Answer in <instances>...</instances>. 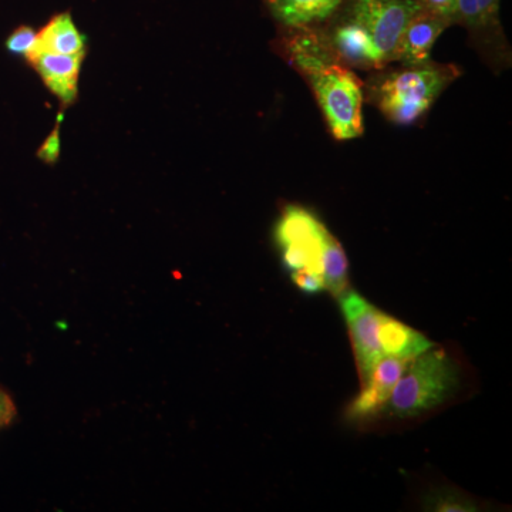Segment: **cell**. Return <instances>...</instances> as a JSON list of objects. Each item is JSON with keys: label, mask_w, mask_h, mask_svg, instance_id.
Listing matches in <instances>:
<instances>
[{"label": "cell", "mask_w": 512, "mask_h": 512, "mask_svg": "<svg viewBox=\"0 0 512 512\" xmlns=\"http://www.w3.org/2000/svg\"><path fill=\"white\" fill-rule=\"evenodd\" d=\"M420 12L416 0H345L325 33L339 62L377 72L394 63L404 29Z\"/></svg>", "instance_id": "6da1fadb"}, {"label": "cell", "mask_w": 512, "mask_h": 512, "mask_svg": "<svg viewBox=\"0 0 512 512\" xmlns=\"http://www.w3.org/2000/svg\"><path fill=\"white\" fill-rule=\"evenodd\" d=\"M460 76L454 64L433 62L396 69L377 70L367 84L369 101L392 123H416L439 99L440 94Z\"/></svg>", "instance_id": "7a4b0ae2"}, {"label": "cell", "mask_w": 512, "mask_h": 512, "mask_svg": "<svg viewBox=\"0 0 512 512\" xmlns=\"http://www.w3.org/2000/svg\"><path fill=\"white\" fill-rule=\"evenodd\" d=\"M460 386V363L434 345L409 363L387 406L397 419H416L450 402Z\"/></svg>", "instance_id": "3957f363"}, {"label": "cell", "mask_w": 512, "mask_h": 512, "mask_svg": "<svg viewBox=\"0 0 512 512\" xmlns=\"http://www.w3.org/2000/svg\"><path fill=\"white\" fill-rule=\"evenodd\" d=\"M312 86L332 136L339 141L362 136L365 92L359 77L339 60L303 73Z\"/></svg>", "instance_id": "277c9868"}, {"label": "cell", "mask_w": 512, "mask_h": 512, "mask_svg": "<svg viewBox=\"0 0 512 512\" xmlns=\"http://www.w3.org/2000/svg\"><path fill=\"white\" fill-rule=\"evenodd\" d=\"M330 235L311 211L296 205L286 208L275 229L285 268L291 274L311 271L323 278V255Z\"/></svg>", "instance_id": "5b68a950"}, {"label": "cell", "mask_w": 512, "mask_h": 512, "mask_svg": "<svg viewBox=\"0 0 512 512\" xmlns=\"http://www.w3.org/2000/svg\"><path fill=\"white\" fill-rule=\"evenodd\" d=\"M339 299L352 340L360 379L365 383L384 357L382 330L387 313L379 311L362 295L353 291H346Z\"/></svg>", "instance_id": "8992f818"}, {"label": "cell", "mask_w": 512, "mask_h": 512, "mask_svg": "<svg viewBox=\"0 0 512 512\" xmlns=\"http://www.w3.org/2000/svg\"><path fill=\"white\" fill-rule=\"evenodd\" d=\"M413 359L409 357H383L373 369L348 409L349 419L363 420L376 416L389 403L394 387L402 377L404 370Z\"/></svg>", "instance_id": "52a82bcc"}, {"label": "cell", "mask_w": 512, "mask_h": 512, "mask_svg": "<svg viewBox=\"0 0 512 512\" xmlns=\"http://www.w3.org/2000/svg\"><path fill=\"white\" fill-rule=\"evenodd\" d=\"M86 53L82 55H57L37 52L28 63L39 74L43 84L59 100L62 110L69 109L79 97V80Z\"/></svg>", "instance_id": "ba28073f"}, {"label": "cell", "mask_w": 512, "mask_h": 512, "mask_svg": "<svg viewBox=\"0 0 512 512\" xmlns=\"http://www.w3.org/2000/svg\"><path fill=\"white\" fill-rule=\"evenodd\" d=\"M451 25L453 23L450 20L421 10L404 29L397 43L394 62L399 63L400 66H417V64L430 62L434 43Z\"/></svg>", "instance_id": "9c48e42d"}, {"label": "cell", "mask_w": 512, "mask_h": 512, "mask_svg": "<svg viewBox=\"0 0 512 512\" xmlns=\"http://www.w3.org/2000/svg\"><path fill=\"white\" fill-rule=\"evenodd\" d=\"M345 0H265L272 18L286 29H313L329 22Z\"/></svg>", "instance_id": "30bf717a"}, {"label": "cell", "mask_w": 512, "mask_h": 512, "mask_svg": "<svg viewBox=\"0 0 512 512\" xmlns=\"http://www.w3.org/2000/svg\"><path fill=\"white\" fill-rule=\"evenodd\" d=\"M86 43V36L77 28L70 12L57 13L37 30V52L82 55L86 53Z\"/></svg>", "instance_id": "8fae6325"}, {"label": "cell", "mask_w": 512, "mask_h": 512, "mask_svg": "<svg viewBox=\"0 0 512 512\" xmlns=\"http://www.w3.org/2000/svg\"><path fill=\"white\" fill-rule=\"evenodd\" d=\"M500 0H458L456 23L474 33H487L500 28Z\"/></svg>", "instance_id": "7c38bea8"}, {"label": "cell", "mask_w": 512, "mask_h": 512, "mask_svg": "<svg viewBox=\"0 0 512 512\" xmlns=\"http://www.w3.org/2000/svg\"><path fill=\"white\" fill-rule=\"evenodd\" d=\"M348 258L338 239L330 235L323 255V281L326 291L342 296L348 289Z\"/></svg>", "instance_id": "4fadbf2b"}, {"label": "cell", "mask_w": 512, "mask_h": 512, "mask_svg": "<svg viewBox=\"0 0 512 512\" xmlns=\"http://www.w3.org/2000/svg\"><path fill=\"white\" fill-rule=\"evenodd\" d=\"M426 508L431 511H476V504L473 503L467 495H461L456 491L439 490L437 493L430 494L426 500Z\"/></svg>", "instance_id": "5bb4252c"}, {"label": "cell", "mask_w": 512, "mask_h": 512, "mask_svg": "<svg viewBox=\"0 0 512 512\" xmlns=\"http://www.w3.org/2000/svg\"><path fill=\"white\" fill-rule=\"evenodd\" d=\"M6 50L12 56L22 57L26 62L37 53V30L22 25L13 30L5 42Z\"/></svg>", "instance_id": "9a60e30c"}, {"label": "cell", "mask_w": 512, "mask_h": 512, "mask_svg": "<svg viewBox=\"0 0 512 512\" xmlns=\"http://www.w3.org/2000/svg\"><path fill=\"white\" fill-rule=\"evenodd\" d=\"M63 113V110L60 111L55 128H53L49 137L46 138L42 147L37 150V158L45 164L55 165L57 160H59L60 148H62V143H60V123H62Z\"/></svg>", "instance_id": "2e32d148"}, {"label": "cell", "mask_w": 512, "mask_h": 512, "mask_svg": "<svg viewBox=\"0 0 512 512\" xmlns=\"http://www.w3.org/2000/svg\"><path fill=\"white\" fill-rule=\"evenodd\" d=\"M420 9L430 15L440 16V18L450 20L456 23L458 0H416Z\"/></svg>", "instance_id": "e0dca14e"}, {"label": "cell", "mask_w": 512, "mask_h": 512, "mask_svg": "<svg viewBox=\"0 0 512 512\" xmlns=\"http://www.w3.org/2000/svg\"><path fill=\"white\" fill-rule=\"evenodd\" d=\"M293 284L305 293H319L326 291L322 276L311 271H299L291 274Z\"/></svg>", "instance_id": "ac0fdd59"}, {"label": "cell", "mask_w": 512, "mask_h": 512, "mask_svg": "<svg viewBox=\"0 0 512 512\" xmlns=\"http://www.w3.org/2000/svg\"><path fill=\"white\" fill-rule=\"evenodd\" d=\"M16 406L12 397L3 387H0V429L8 427L16 417Z\"/></svg>", "instance_id": "d6986e66"}]
</instances>
